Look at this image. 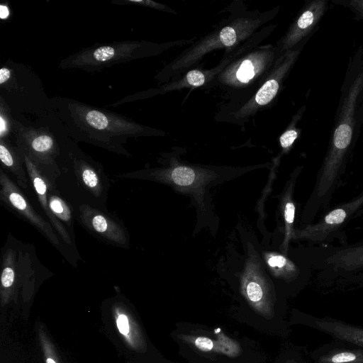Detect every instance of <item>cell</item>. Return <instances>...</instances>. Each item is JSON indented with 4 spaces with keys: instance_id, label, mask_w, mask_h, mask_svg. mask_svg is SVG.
Instances as JSON below:
<instances>
[{
    "instance_id": "6da1fadb",
    "label": "cell",
    "mask_w": 363,
    "mask_h": 363,
    "mask_svg": "<svg viewBox=\"0 0 363 363\" xmlns=\"http://www.w3.org/2000/svg\"><path fill=\"white\" fill-rule=\"evenodd\" d=\"M51 103L66 134L77 143L130 156L124 146L127 140L151 131L125 116L74 99L55 96Z\"/></svg>"
},
{
    "instance_id": "7a4b0ae2",
    "label": "cell",
    "mask_w": 363,
    "mask_h": 363,
    "mask_svg": "<svg viewBox=\"0 0 363 363\" xmlns=\"http://www.w3.org/2000/svg\"><path fill=\"white\" fill-rule=\"evenodd\" d=\"M0 98L23 125L60 123L39 77L31 68L12 59L0 68Z\"/></svg>"
},
{
    "instance_id": "3957f363",
    "label": "cell",
    "mask_w": 363,
    "mask_h": 363,
    "mask_svg": "<svg viewBox=\"0 0 363 363\" xmlns=\"http://www.w3.org/2000/svg\"><path fill=\"white\" fill-rule=\"evenodd\" d=\"M59 167L60 176L72 178L74 190L81 198L80 205L87 204L108 212L106 203L109 182L102 165L70 138Z\"/></svg>"
},
{
    "instance_id": "277c9868",
    "label": "cell",
    "mask_w": 363,
    "mask_h": 363,
    "mask_svg": "<svg viewBox=\"0 0 363 363\" xmlns=\"http://www.w3.org/2000/svg\"><path fill=\"white\" fill-rule=\"evenodd\" d=\"M69 138L61 123L39 126L22 125L15 145L55 184L60 174L59 164L65 155Z\"/></svg>"
},
{
    "instance_id": "5b68a950",
    "label": "cell",
    "mask_w": 363,
    "mask_h": 363,
    "mask_svg": "<svg viewBox=\"0 0 363 363\" xmlns=\"http://www.w3.org/2000/svg\"><path fill=\"white\" fill-rule=\"evenodd\" d=\"M150 47L146 42L133 40L95 44L62 59L58 67L88 72L101 71L145 57L150 52Z\"/></svg>"
},
{
    "instance_id": "8992f818",
    "label": "cell",
    "mask_w": 363,
    "mask_h": 363,
    "mask_svg": "<svg viewBox=\"0 0 363 363\" xmlns=\"http://www.w3.org/2000/svg\"><path fill=\"white\" fill-rule=\"evenodd\" d=\"M74 214L81 225L97 239L116 247L128 248L130 235L119 219L87 204L77 206Z\"/></svg>"
},
{
    "instance_id": "52a82bcc",
    "label": "cell",
    "mask_w": 363,
    "mask_h": 363,
    "mask_svg": "<svg viewBox=\"0 0 363 363\" xmlns=\"http://www.w3.org/2000/svg\"><path fill=\"white\" fill-rule=\"evenodd\" d=\"M0 186L1 203L34 226L50 242L60 250V240L52 225L35 211L22 191L2 168L0 170Z\"/></svg>"
},
{
    "instance_id": "ba28073f",
    "label": "cell",
    "mask_w": 363,
    "mask_h": 363,
    "mask_svg": "<svg viewBox=\"0 0 363 363\" xmlns=\"http://www.w3.org/2000/svg\"><path fill=\"white\" fill-rule=\"evenodd\" d=\"M301 323L330 335L333 340L363 348V327L332 317L302 315Z\"/></svg>"
},
{
    "instance_id": "9c48e42d",
    "label": "cell",
    "mask_w": 363,
    "mask_h": 363,
    "mask_svg": "<svg viewBox=\"0 0 363 363\" xmlns=\"http://www.w3.org/2000/svg\"><path fill=\"white\" fill-rule=\"evenodd\" d=\"M23 158L25 167L33 186L36 197L49 222L52 225L65 244L73 247L72 239L65 226L52 213L49 208L48 201V188L49 180L43 175L30 160L21 153Z\"/></svg>"
},
{
    "instance_id": "30bf717a",
    "label": "cell",
    "mask_w": 363,
    "mask_h": 363,
    "mask_svg": "<svg viewBox=\"0 0 363 363\" xmlns=\"http://www.w3.org/2000/svg\"><path fill=\"white\" fill-rule=\"evenodd\" d=\"M312 363H363V348L333 340L313 351Z\"/></svg>"
},
{
    "instance_id": "8fae6325",
    "label": "cell",
    "mask_w": 363,
    "mask_h": 363,
    "mask_svg": "<svg viewBox=\"0 0 363 363\" xmlns=\"http://www.w3.org/2000/svg\"><path fill=\"white\" fill-rule=\"evenodd\" d=\"M328 9V0L309 1L296 21L290 35V43H295L305 37L310 38L315 33Z\"/></svg>"
},
{
    "instance_id": "7c38bea8",
    "label": "cell",
    "mask_w": 363,
    "mask_h": 363,
    "mask_svg": "<svg viewBox=\"0 0 363 363\" xmlns=\"http://www.w3.org/2000/svg\"><path fill=\"white\" fill-rule=\"evenodd\" d=\"M0 160L1 168L16 177L18 186L28 189L30 181L23 158L17 146L9 140L0 139Z\"/></svg>"
},
{
    "instance_id": "4fadbf2b",
    "label": "cell",
    "mask_w": 363,
    "mask_h": 363,
    "mask_svg": "<svg viewBox=\"0 0 363 363\" xmlns=\"http://www.w3.org/2000/svg\"><path fill=\"white\" fill-rule=\"evenodd\" d=\"M47 195L50 211L65 226L71 238L74 241V208L62 198L55 184L51 181L48 182Z\"/></svg>"
},
{
    "instance_id": "5bb4252c",
    "label": "cell",
    "mask_w": 363,
    "mask_h": 363,
    "mask_svg": "<svg viewBox=\"0 0 363 363\" xmlns=\"http://www.w3.org/2000/svg\"><path fill=\"white\" fill-rule=\"evenodd\" d=\"M17 281V252L14 249H8L3 255L1 275V300L6 304L11 299Z\"/></svg>"
},
{
    "instance_id": "9a60e30c",
    "label": "cell",
    "mask_w": 363,
    "mask_h": 363,
    "mask_svg": "<svg viewBox=\"0 0 363 363\" xmlns=\"http://www.w3.org/2000/svg\"><path fill=\"white\" fill-rule=\"evenodd\" d=\"M114 314L119 333L131 347L136 349L138 335L135 323L130 316V313L126 311L123 306L118 305L114 308Z\"/></svg>"
},
{
    "instance_id": "2e32d148",
    "label": "cell",
    "mask_w": 363,
    "mask_h": 363,
    "mask_svg": "<svg viewBox=\"0 0 363 363\" xmlns=\"http://www.w3.org/2000/svg\"><path fill=\"white\" fill-rule=\"evenodd\" d=\"M23 124L13 115L11 108L0 98V139L9 140L15 144V140Z\"/></svg>"
},
{
    "instance_id": "e0dca14e",
    "label": "cell",
    "mask_w": 363,
    "mask_h": 363,
    "mask_svg": "<svg viewBox=\"0 0 363 363\" xmlns=\"http://www.w3.org/2000/svg\"><path fill=\"white\" fill-rule=\"evenodd\" d=\"M279 86L278 82L274 79L267 81L256 94V102L259 105L268 104L276 96Z\"/></svg>"
},
{
    "instance_id": "ac0fdd59",
    "label": "cell",
    "mask_w": 363,
    "mask_h": 363,
    "mask_svg": "<svg viewBox=\"0 0 363 363\" xmlns=\"http://www.w3.org/2000/svg\"><path fill=\"white\" fill-rule=\"evenodd\" d=\"M194 171L187 167H177L172 172V179L179 186L191 185L195 179Z\"/></svg>"
},
{
    "instance_id": "d6986e66",
    "label": "cell",
    "mask_w": 363,
    "mask_h": 363,
    "mask_svg": "<svg viewBox=\"0 0 363 363\" xmlns=\"http://www.w3.org/2000/svg\"><path fill=\"white\" fill-rule=\"evenodd\" d=\"M337 6L347 8L353 13V19L357 21L363 20V0H331Z\"/></svg>"
},
{
    "instance_id": "ffe728a7",
    "label": "cell",
    "mask_w": 363,
    "mask_h": 363,
    "mask_svg": "<svg viewBox=\"0 0 363 363\" xmlns=\"http://www.w3.org/2000/svg\"><path fill=\"white\" fill-rule=\"evenodd\" d=\"M39 337L43 350L45 363H58L57 357L55 352L53 346L47 336L46 333H45L42 328L39 329Z\"/></svg>"
},
{
    "instance_id": "44dd1931",
    "label": "cell",
    "mask_w": 363,
    "mask_h": 363,
    "mask_svg": "<svg viewBox=\"0 0 363 363\" xmlns=\"http://www.w3.org/2000/svg\"><path fill=\"white\" fill-rule=\"evenodd\" d=\"M255 75L253 66L250 60H245L236 72L238 79L243 83H247Z\"/></svg>"
},
{
    "instance_id": "7402d4cb",
    "label": "cell",
    "mask_w": 363,
    "mask_h": 363,
    "mask_svg": "<svg viewBox=\"0 0 363 363\" xmlns=\"http://www.w3.org/2000/svg\"><path fill=\"white\" fill-rule=\"evenodd\" d=\"M220 40L224 45H233L236 40L235 31L231 27L223 28L220 33Z\"/></svg>"
},
{
    "instance_id": "603a6c76",
    "label": "cell",
    "mask_w": 363,
    "mask_h": 363,
    "mask_svg": "<svg viewBox=\"0 0 363 363\" xmlns=\"http://www.w3.org/2000/svg\"><path fill=\"white\" fill-rule=\"evenodd\" d=\"M247 294L250 301L257 302L262 297L261 286L256 282H250L247 286Z\"/></svg>"
},
{
    "instance_id": "cb8c5ba5",
    "label": "cell",
    "mask_w": 363,
    "mask_h": 363,
    "mask_svg": "<svg viewBox=\"0 0 363 363\" xmlns=\"http://www.w3.org/2000/svg\"><path fill=\"white\" fill-rule=\"evenodd\" d=\"M345 217V211L342 208H337L329 213L325 216V221L328 224H340L343 222Z\"/></svg>"
},
{
    "instance_id": "d4e9b609",
    "label": "cell",
    "mask_w": 363,
    "mask_h": 363,
    "mask_svg": "<svg viewBox=\"0 0 363 363\" xmlns=\"http://www.w3.org/2000/svg\"><path fill=\"white\" fill-rule=\"evenodd\" d=\"M298 138V131L291 128L285 131L280 137V144L283 148L289 147Z\"/></svg>"
},
{
    "instance_id": "484cf974",
    "label": "cell",
    "mask_w": 363,
    "mask_h": 363,
    "mask_svg": "<svg viewBox=\"0 0 363 363\" xmlns=\"http://www.w3.org/2000/svg\"><path fill=\"white\" fill-rule=\"evenodd\" d=\"M186 80L191 85L199 86L204 83L205 77L202 72L194 69L187 73Z\"/></svg>"
},
{
    "instance_id": "4316f807",
    "label": "cell",
    "mask_w": 363,
    "mask_h": 363,
    "mask_svg": "<svg viewBox=\"0 0 363 363\" xmlns=\"http://www.w3.org/2000/svg\"><path fill=\"white\" fill-rule=\"evenodd\" d=\"M196 346L202 351L208 352L213 347V342L207 337H199L195 340Z\"/></svg>"
},
{
    "instance_id": "83f0119b",
    "label": "cell",
    "mask_w": 363,
    "mask_h": 363,
    "mask_svg": "<svg viewBox=\"0 0 363 363\" xmlns=\"http://www.w3.org/2000/svg\"><path fill=\"white\" fill-rule=\"evenodd\" d=\"M295 206L293 203L288 202L285 206L284 217L288 223H292L294 219Z\"/></svg>"
},
{
    "instance_id": "f1b7e54d",
    "label": "cell",
    "mask_w": 363,
    "mask_h": 363,
    "mask_svg": "<svg viewBox=\"0 0 363 363\" xmlns=\"http://www.w3.org/2000/svg\"><path fill=\"white\" fill-rule=\"evenodd\" d=\"M268 263L272 267H282L286 264V260L282 256L276 255L271 257L268 260Z\"/></svg>"
},
{
    "instance_id": "f546056e",
    "label": "cell",
    "mask_w": 363,
    "mask_h": 363,
    "mask_svg": "<svg viewBox=\"0 0 363 363\" xmlns=\"http://www.w3.org/2000/svg\"><path fill=\"white\" fill-rule=\"evenodd\" d=\"M1 11H0V16L1 18L4 19L6 18L9 15V11L7 8V6L1 5Z\"/></svg>"
},
{
    "instance_id": "4dcf8cb0",
    "label": "cell",
    "mask_w": 363,
    "mask_h": 363,
    "mask_svg": "<svg viewBox=\"0 0 363 363\" xmlns=\"http://www.w3.org/2000/svg\"><path fill=\"white\" fill-rule=\"evenodd\" d=\"M290 363H308L306 360L303 359L300 355L294 356V358L291 360Z\"/></svg>"
}]
</instances>
